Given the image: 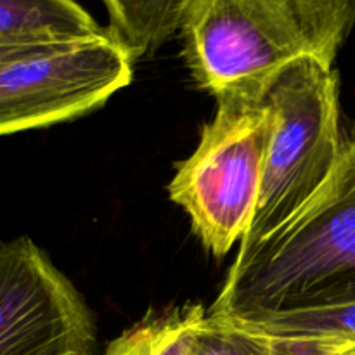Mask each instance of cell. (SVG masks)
Here are the masks:
<instances>
[{"mask_svg": "<svg viewBox=\"0 0 355 355\" xmlns=\"http://www.w3.org/2000/svg\"><path fill=\"white\" fill-rule=\"evenodd\" d=\"M106 30L76 0H0V42H75Z\"/></svg>", "mask_w": 355, "mask_h": 355, "instance_id": "obj_7", "label": "cell"}, {"mask_svg": "<svg viewBox=\"0 0 355 355\" xmlns=\"http://www.w3.org/2000/svg\"><path fill=\"white\" fill-rule=\"evenodd\" d=\"M205 318L203 305H182L149 314L111 342L104 355H191Z\"/></svg>", "mask_w": 355, "mask_h": 355, "instance_id": "obj_10", "label": "cell"}, {"mask_svg": "<svg viewBox=\"0 0 355 355\" xmlns=\"http://www.w3.org/2000/svg\"><path fill=\"white\" fill-rule=\"evenodd\" d=\"M355 302V125L324 186L267 238L239 246L217 300L224 321H257L284 312Z\"/></svg>", "mask_w": 355, "mask_h": 355, "instance_id": "obj_1", "label": "cell"}, {"mask_svg": "<svg viewBox=\"0 0 355 355\" xmlns=\"http://www.w3.org/2000/svg\"><path fill=\"white\" fill-rule=\"evenodd\" d=\"M191 355H333L309 342L270 338L234 322L207 314L194 338Z\"/></svg>", "mask_w": 355, "mask_h": 355, "instance_id": "obj_11", "label": "cell"}, {"mask_svg": "<svg viewBox=\"0 0 355 355\" xmlns=\"http://www.w3.org/2000/svg\"><path fill=\"white\" fill-rule=\"evenodd\" d=\"M305 3L338 51L355 24V0H305Z\"/></svg>", "mask_w": 355, "mask_h": 355, "instance_id": "obj_12", "label": "cell"}, {"mask_svg": "<svg viewBox=\"0 0 355 355\" xmlns=\"http://www.w3.org/2000/svg\"><path fill=\"white\" fill-rule=\"evenodd\" d=\"M201 132L193 155L168 186L170 198L191 218L215 257L227 255L252 224L262 186L276 113L262 96L225 94Z\"/></svg>", "mask_w": 355, "mask_h": 355, "instance_id": "obj_4", "label": "cell"}, {"mask_svg": "<svg viewBox=\"0 0 355 355\" xmlns=\"http://www.w3.org/2000/svg\"><path fill=\"white\" fill-rule=\"evenodd\" d=\"M110 14V33L132 59L153 54L180 30L189 0H101Z\"/></svg>", "mask_w": 355, "mask_h": 355, "instance_id": "obj_9", "label": "cell"}, {"mask_svg": "<svg viewBox=\"0 0 355 355\" xmlns=\"http://www.w3.org/2000/svg\"><path fill=\"white\" fill-rule=\"evenodd\" d=\"M179 31L194 80L215 97L262 96L290 62L333 64L338 52L305 0H189Z\"/></svg>", "mask_w": 355, "mask_h": 355, "instance_id": "obj_2", "label": "cell"}, {"mask_svg": "<svg viewBox=\"0 0 355 355\" xmlns=\"http://www.w3.org/2000/svg\"><path fill=\"white\" fill-rule=\"evenodd\" d=\"M134 59L110 33L0 66V135L83 116L132 80Z\"/></svg>", "mask_w": 355, "mask_h": 355, "instance_id": "obj_5", "label": "cell"}, {"mask_svg": "<svg viewBox=\"0 0 355 355\" xmlns=\"http://www.w3.org/2000/svg\"><path fill=\"white\" fill-rule=\"evenodd\" d=\"M270 338L311 342L335 355L355 350V302L333 307L284 312L257 321H229Z\"/></svg>", "mask_w": 355, "mask_h": 355, "instance_id": "obj_8", "label": "cell"}, {"mask_svg": "<svg viewBox=\"0 0 355 355\" xmlns=\"http://www.w3.org/2000/svg\"><path fill=\"white\" fill-rule=\"evenodd\" d=\"M68 44H73V42H0V66Z\"/></svg>", "mask_w": 355, "mask_h": 355, "instance_id": "obj_13", "label": "cell"}, {"mask_svg": "<svg viewBox=\"0 0 355 355\" xmlns=\"http://www.w3.org/2000/svg\"><path fill=\"white\" fill-rule=\"evenodd\" d=\"M342 355H355V350H352V352H347V354H342Z\"/></svg>", "mask_w": 355, "mask_h": 355, "instance_id": "obj_14", "label": "cell"}, {"mask_svg": "<svg viewBox=\"0 0 355 355\" xmlns=\"http://www.w3.org/2000/svg\"><path fill=\"white\" fill-rule=\"evenodd\" d=\"M96 324L71 281L30 238L0 245V355H92Z\"/></svg>", "mask_w": 355, "mask_h": 355, "instance_id": "obj_6", "label": "cell"}, {"mask_svg": "<svg viewBox=\"0 0 355 355\" xmlns=\"http://www.w3.org/2000/svg\"><path fill=\"white\" fill-rule=\"evenodd\" d=\"M276 113L259 201L239 246L267 238L293 218L331 175L342 151L338 75L305 55L284 66L263 90Z\"/></svg>", "mask_w": 355, "mask_h": 355, "instance_id": "obj_3", "label": "cell"}]
</instances>
